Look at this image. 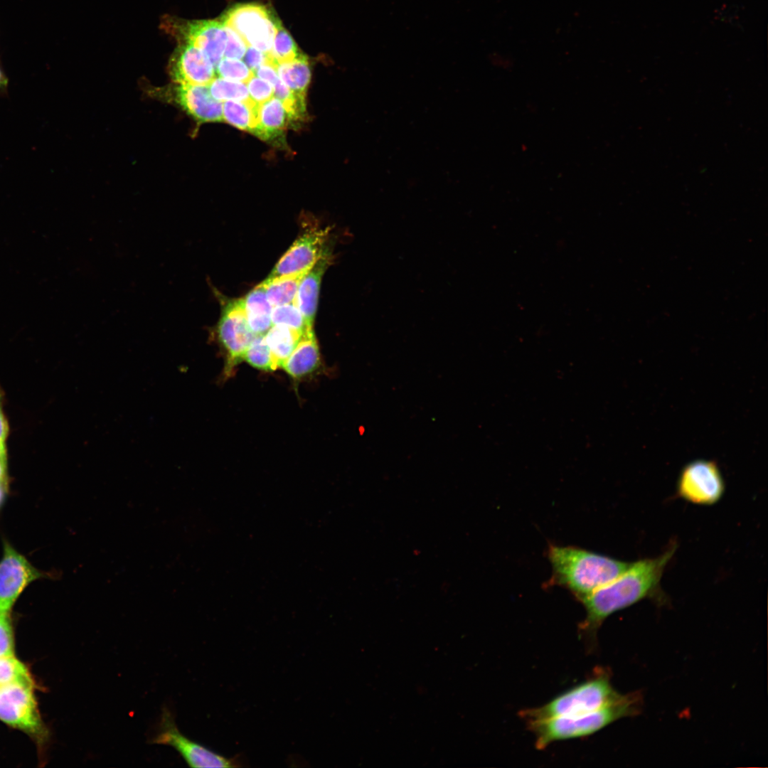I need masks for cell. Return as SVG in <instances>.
Wrapping results in <instances>:
<instances>
[{
    "instance_id": "1",
    "label": "cell",
    "mask_w": 768,
    "mask_h": 768,
    "mask_svg": "<svg viewBox=\"0 0 768 768\" xmlns=\"http://www.w3.org/2000/svg\"><path fill=\"white\" fill-rule=\"evenodd\" d=\"M676 547V543H671L656 558L631 562L620 575L580 599L586 611V617L579 625L581 636L593 644L599 628L613 613L646 598L658 599L661 603L660 582Z\"/></svg>"
},
{
    "instance_id": "2",
    "label": "cell",
    "mask_w": 768,
    "mask_h": 768,
    "mask_svg": "<svg viewBox=\"0 0 768 768\" xmlns=\"http://www.w3.org/2000/svg\"><path fill=\"white\" fill-rule=\"evenodd\" d=\"M547 557L552 567L544 587L559 586L580 601L624 572L631 562L575 546L550 544Z\"/></svg>"
},
{
    "instance_id": "3",
    "label": "cell",
    "mask_w": 768,
    "mask_h": 768,
    "mask_svg": "<svg viewBox=\"0 0 768 768\" xmlns=\"http://www.w3.org/2000/svg\"><path fill=\"white\" fill-rule=\"evenodd\" d=\"M641 705L640 693L622 694L612 703L588 713L526 723L535 735L536 748L543 750L554 742L587 737L619 719L636 715Z\"/></svg>"
},
{
    "instance_id": "4",
    "label": "cell",
    "mask_w": 768,
    "mask_h": 768,
    "mask_svg": "<svg viewBox=\"0 0 768 768\" xmlns=\"http://www.w3.org/2000/svg\"><path fill=\"white\" fill-rule=\"evenodd\" d=\"M621 695L613 688L609 672L601 671L548 703L523 710L519 715L526 722L574 717L598 710L616 700Z\"/></svg>"
},
{
    "instance_id": "5",
    "label": "cell",
    "mask_w": 768,
    "mask_h": 768,
    "mask_svg": "<svg viewBox=\"0 0 768 768\" xmlns=\"http://www.w3.org/2000/svg\"><path fill=\"white\" fill-rule=\"evenodd\" d=\"M220 21L234 30L245 42L268 53L282 25L274 12L257 4H238L226 11Z\"/></svg>"
},
{
    "instance_id": "6",
    "label": "cell",
    "mask_w": 768,
    "mask_h": 768,
    "mask_svg": "<svg viewBox=\"0 0 768 768\" xmlns=\"http://www.w3.org/2000/svg\"><path fill=\"white\" fill-rule=\"evenodd\" d=\"M213 331L225 354L223 376L226 379L233 375L255 336L248 324L242 299L225 304Z\"/></svg>"
},
{
    "instance_id": "7",
    "label": "cell",
    "mask_w": 768,
    "mask_h": 768,
    "mask_svg": "<svg viewBox=\"0 0 768 768\" xmlns=\"http://www.w3.org/2000/svg\"><path fill=\"white\" fill-rule=\"evenodd\" d=\"M151 743L174 747L191 767H238L243 761L239 754L225 757L184 736L178 730L170 710H161L159 731Z\"/></svg>"
},
{
    "instance_id": "8",
    "label": "cell",
    "mask_w": 768,
    "mask_h": 768,
    "mask_svg": "<svg viewBox=\"0 0 768 768\" xmlns=\"http://www.w3.org/2000/svg\"><path fill=\"white\" fill-rule=\"evenodd\" d=\"M34 684L13 683L0 687V720L41 741L46 736L33 694Z\"/></svg>"
},
{
    "instance_id": "9",
    "label": "cell",
    "mask_w": 768,
    "mask_h": 768,
    "mask_svg": "<svg viewBox=\"0 0 768 768\" xmlns=\"http://www.w3.org/2000/svg\"><path fill=\"white\" fill-rule=\"evenodd\" d=\"M161 27L178 43L191 44L201 49L215 69L224 55L227 43L225 26L218 20L187 21L165 16Z\"/></svg>"
},
{
    "instance_id": "10",
    "label": "cell",
    "mask_w": 768,
    "mask_h": 768,
    "mask_svg": "<svg viewBox=\"0 0 768 768\" xmlns=\"http://www.w3.org/2000/svg\"><path fill=\"white\" fill-rule=\"evenodd\" d=\"M725 490L722 473L716 462L696 460L685 466L677 481V494L696 505L718 503Z\"/></svg>"
},
{
    "instance_id": "11",
    "label": "cell",
    "mask_w": 768,
    "mask_h": 768,
    "mask_svg": "<svg viewBox=\"0 0 768 768\" xmlns=\"http://www.w3.org/2000/svg\"><path fill=\"white\" fill-rule=\"evenodd\" d=\"M43 575L9 543L4 542L0 560V615L9 616L24 589Z\"/></svg>"
},
{
    "instance_id": "12",
    "label": "cell",
    "mask_w": 768,
    "mask_h": 768,
    "mask_svg": "<svg viewBox=\"0 0 768 768\" xmlns=\"http://www.w3.org/2000/svg\"><path fill=\"white\" fill-rule=\"evenodd\" d=\"M154 92L155 96L176 103L200 122L223 121V104L210 95L208 85L174 82Z\"/></svg>"
},
{
    "instance_id": "13",
    "label": "cell",
    "mask_w": 768,
    "mask_h": 768,
    "mask_svg": "<svg viewBox=\"0 0 768 768\" xmlns=\"http://www.w3.org/2000/svg\"><path fill=\"white\" fill-rule=\"evenodd\" d=\"M329 229H307L280 258L267 279L309 270L329 249Z\"/></svg>"
},
{
    "instance_id": "14",
    "label": "cell",
    "mask_w": 768,
    "mask_h": 768,
    "mask_svg": "<svg viewBox=\"0 0 768 768\" xmlns=\"http://www.w3.org/2000/svg\"><path fill=\"white\" fill-rule=\"evenodd\" d=\"M168 68L173 82L178 84L208 85L215 78V69L207 55L188 43H178Z\"/></svg>"
},
{
    "instance_id": "15",
    "label": "cell",
    "mask_w": 768,
    "mask_h": 768,
    "mask_svg": "<svg viewBox=\"0 0 768 768\" xmlns=\"http://www.w3.org/2000/svg\"><path fill=\"white\" fill-rule=\"evenodd\" d=\"M331 257L328 250L304 276L294 301L310 329H313L321 279L330 264Z\"/></svg>"
},
{
    "instance_id": "16",
    "label": "cell",
    "mask_w": 768,
    "mask_h": 768,
    "mask_svg": "<svg viewBox=\"0 0 768 768\" xmlns=\"http://www.w3.org/2000/svg\"><path fill=\"white\" fill-rule=\"evenodd\" d=\"M320 365V353L314 331L304 333L297 346L282 365L293 379L299 380L316 370Z\"/></svg>"
},
{
    "instance_id": "17",
    "label": "cell",
    "mask_w": 768,
    "mask_h": 768,
    "mask_svg": "<svg viewBox=\"0 0 768 768\" xmlns=\"http://www.w3.org/2000/svg\"><path fill=\"white\" fill-rule=\"evenodd\" d=\"M294 122L290 112L277 97L258 106L257 124L252 132L263 140L279 137L286 127Z\"/></svg>"
},
{
    "instance_id": "18",
    "label": "cell",
    "mask_w": 768,
    "mask_h": 768,
    "mask_svg": "<svg viewBox=\"0 0 768 768\" xmlns=\"http://www.w3.org/2000/svg\"><path fill=\"white\" fill-rule=\"evenodd\" d=\"M248 324L255 335L265 334L272 325V306L262 282L242 298Z\"/></svg>"
},
{
    "instance_id": "19",
    "label": "cell",
    "mask_w": 768,
    "mask_h": 768,
    "mask_svg": "<svg viewBox=\"0 0 768 768\" xmlns=\"http://www.w3.org/2000/svg\"><path fill=\"white\" fill-rule=\"evenodd\" d=\"M277 71L279 79L294 95L305 100L311 76L307 57L302 53L292 60L278 64Z\"/></svg>"
},
{
    "instance_id": "20",
    "label": "cell",
    "mask_w": 768,
    "mask_h": 768,
    "mask_svg": "<svg viewBox=\"0 0 768 768\" xmlns=\"http://www.w3.org/2000/svg\"><path fill=\"white\" fill-rule=\"evenodd\" d=\"M303 334L282 324L272 325L265 337L277 369L292 353Z\"/></svg>"
},
{
    "instance_id": "21",
    "label": "cell",
    "mask_w": 768,
    "mask_h": 768,
    "mask_svg": "<svg viewBox=\"0 0 768 768\" xmlns=\"http://www.w3.org/2000/svg\"><path fill=\"white\" fill-rule=\"evenodd\" d=\"M308 271L266 279L262 282L267 298L272 307L294 302L299 284Z\"/></svg>"
},
{
    "instance_id": "22",
    "label": "cell",
    "mask_w": 768,
    "mask_h": 768,
    "mask_svg": "<svg viewBox=\"0 0 768 768\" xmlns=\"http://www.w3.org/2000/svg\"><path fill=\"white\" fill-rule=\"evenodd\" d=\"M258 106L250 98L243 101H225L223 105V121L241 130L252 133L257 124Z\"/></svg>"
},
{
    "instance_id": "23",
    "label": "cell",
    "mask_w": 768,
    "mask_h": 768,
    "mask_svg": "<svg viewBox=\"0 0 768 768\" xmlns=\"http://www.w3.org/2000/svg\"><path fill=\"white\" fill-rule=\"evenodd\" d=\"M265 334L255 335L245 351L242 361L261 370L272 371L277 369L270 350L266 342Z\"/></svg>"
},
{
    "instance_id": "24",
    "label": "cell",
    "mask_w": 768,
    "mask_h": 768,
    "mask_svg": "<svg viewBox=\"0 0 768 768\" xmlns=\"http://www.w3.org/2000/svg\"><path fill=\"white\" fill-rule=\"evenodd\" d=\"M302 53L292 36L281 25L267 53L270 61L277 67L278 64L294 60Z\"/></svg>"
},
{
    "instance_id": "25",
    "label": "cell",
    "mask_w": 768,
    "mask_h": 768,
    "mask_svg": "<svg viewBox=\"0 0 768 768\" xmlns=\"http://www.w3.org/2000/svg\"><path fill=\"white\" fill-rule=\"evenodd\" d=\"M208 85L210 95L221 102L243 101L250 98L247 85L244 82L215 78Z\"/></svg>"
},
{
    "instance_id": "26",
    "label": "cell",
    "mask_w": 768,
    "mask_h": 768,
    "mask_svg": "<svg viewBox=\"0 0 768 768\" xmlns=\"http://www.w3.org/2000/svg\"><path fill=\"white\" fill-rule=\"evenodd\" d=\"M272 325L282 324L299 331L302 334L311 331L297 305L292 302L272 308L271 314Z\"/></svg>"
},
{
    "instance_id": "27",
    "label": "cell",
    "mask_w": 768,
    "mask_h": 768,
    "mask_svg": "<svg viewBox=\"0 0 768 768\" xmlns=\"http://www.w3.org/2000/svg\"><path fill=\"white\" fill-rule=\"evenodd\" d=\"M34 684L26 667L14 655L0 657V687L13 683Z\"/></svg>"
},
{
    "instance_id": "28",
    "label": "cell",
    "mask_w": 768,
    "mask_h": 768,
    "mask_svg": "<svg viewBox=\"0 0 768 768\" xmlns=\"http://www.w3.org/2000/svg\"><path fill=\"white\" fill-rule=\"evenodd\" d=\"M215 70L222 78L244 83L254 76V72L245 63L238 59H221Z\"/></svg>"
},
{
    "instance_id": "29",
    "label": "cell",
    "mask_w": 768,
    "mask_h": 768,
    "mask_svg": "<svg viewBox=\"0 0 768 768\" xmlns=\"http://www.w3.org/2000/svg\"><path fill=\"white\" fill-rule=\"evenodd\" d=\"M250 99L257 105L270 100L274 93L273 86L268 82L255 75L247 82Z\"/></svg>"
},
{
    "instance_id": "30",
    "label": "cell",
    "mask_w": 768,
    "mask_h": 768,
    "mask_svg": "<svg viewBox=\"0 0 768 768\" xmlns=\"http://www.w3.org/2000/svg\"><path fill=\"white\" fill-rule=\"evenodd\" d=\"M225 29L227 34V43L224 52L225 57L238 60L243 58L247 48V44L231 28L225 26Z\"/></svg>"
},
{
    "instance_id": "31",
    "label": "cell",
    "mask_w": 768,
    "mask_h": 768,
    "mask_svg": "<svg viewBox=\"0 0 768 768\" xmlns=\"http://www.w3.org/2000/svg\"><path fill=\"white\" fill-rule=\"evenodd\" d=\"M14 655V640L9 616L0 615V657Z\"/></svg>"
},
{
    "instance_id": "32",
    "label": "cell",
    "mask_w": 768,
    "mask_h": 768,
    "mask_svg": "<svg viewBox=\"0 0 768 768\" xmlns=\"http://www.w3.org/2000/svg\"><path fill=\"white\" fill-rule=\"evenodd\" d=\"M243 58L245 63L252 71L266 63H272L267 53H265L252 46H247Z\"/></svg>"
},
{
    "instance_id": "33",
    "label": "cell",
    "mask_w": 768,
    "mask_h": 768,
    "mask_svg": "<svg viewBox=\"0 0 768 768\" xmlns=\"http://www.w3.org/2000/svg\"><path fill=\"white\" fill-rule=\"evenodd\" d=\"M256 75L268 82L272 86L279 79L277 71V67L272 63H266L260 65L256 69Z\"/></svg>"
},
{
    "instance_id": "34",
    "label": "cell",
    "mask_w": 768,
    "mask_h": 768,
    "mask_svg": "<svg viewBox=\"0 0 768 768\" xmlns=\"http://www.w3.org/2000/svg\"><path fill=\"white\" fill-rule=\"evenodd\" d=\"M8 432V424L2 412L0 395V444L5 445V441L6 439Z\"/></svg>"
},
{
    "instance_id": "35",
    "label": "cell",
    "mask_w": 768,
    "mask_h": 768,
    "mask_svg": "<svg viewBox=\"0 0 768 768\" xmlns=\"http://www.w3.org/2000/svg\"><path fill=\"white\" fill-rule=\"evenodd\" d=\"M9 78L0 63V96L8 95Z\"/></svg>"
},
{
    "instance_id": "36",
    "label": "cell",
    "mask_w": 768,
    "mask_h": 768,
    "mask_svg": "<svg viewBox=\"0 0 768 768\" xmlns=\"http://www.w3.org/2000/svg\"><path fill=\"white\" fill-rule=\"evenodd\" d=\"M6 461L5 445L0 444V462Z\"/></svg>"
}]
</instances>
